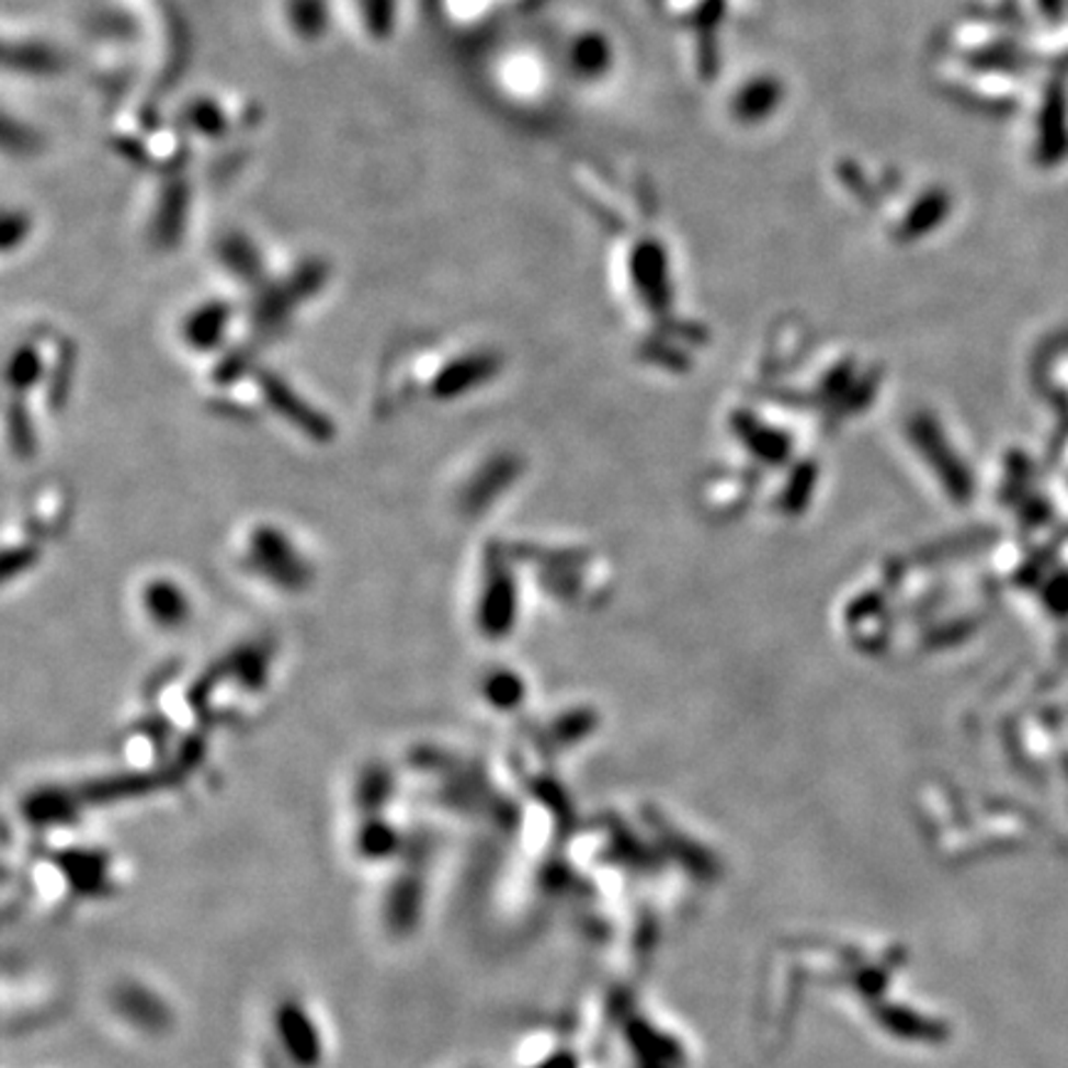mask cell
<instances>
[{"mask_svg": "<svg viewBox=\"0 0 1068 1068\" xmlns=\"http://www.w3.org/2000/svg\"><path fill=\"white\" fill-rule=\"evenodd\" d=\"M280 1032H283L287 1052L293 1054L295 1061L303 1066H313L319 1061V1036H315V1026L299 1004L280 1007Z\"/></svg>", "mask_w": 1068, "mask_h": 1068, "instance_id": "obj_1", "label": "cell"}, {"mask_svg": "<svg viewBox=\"0 0 1068 1068\" xmlns=\"http://www.w3.org/2000/svg\"><path fill=\"white\" fill-rule=\"evenodd\" d=\"M147 606L151 611V616L159 621L163 626H177L186 616V599H183L181 591L177 587L167 584V581H157L147 591Z\"/></svg>", "mask_w": 1068, "mask_h": 1068, "instance_id": "obj_2", "label": "cell"}, {"mask_svg": "<svg viewBox=\"0 0 1068 1068\" xmlns=\"http://www.w3.org/2000/svg\"><path fill=\"white\" fill-rule=\"evenodd\" d=\"M394 843H396V837L391 833V829H388L386 823H382V821L368 823L362 833V853H366V856H372V859L388 856V853H391V849H394Z\"/></svg>", "mask_w": 1068, "mask_h": 1068, "instance_id": "obj_3", "label": "cell"}]
</instances>
